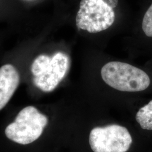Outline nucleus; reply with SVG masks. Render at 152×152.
<instances>
[{
  "mask_svg": "<svg viewBox=\"0 0 152 152\" xmlns=\"http://www.w3.org/2000/svg\"><path fill=\"white\" fill-rule=\"evenodd\" d=\"M101 75L107 85L121 91H141L147 89L151 83L149 77L144 71L120 61H111L105 64Z\"/></svg>",
  "mask_w": 152,
  "mask_h": 152,
  "instance_id": "f257e3e1",
  "label": "nucleus"
},
{
  "mask_svg": "<svg viewBox=\"0 0 152 152\" xmlns=\"http://www.w3.org/2000/svg\"><path fill=\"white\" fill-rule=\"evenodd\" d=\"M69 65V57L63 53L58 52L53 56L39 55L31 65L34 85L44 92L53 91L65 77Z\"/></svg>",
  "mask_w": 152,
  "mask_h": 152,
  "instance_id": "f03ea898",
  "label": "nucleus"
},
{
  "mask_svg": "<svg viewBox=\"0 0 152 152\" xmlns=\"http://www.w3.org/2000/svg\"><path fill=\"white\" fill-rule=\"evenodd\" d=\"M48 117L33 106L26 107L13 122L6 128V137L19 144L26 145L38 139L48 125Z\"/></svg>",
  "mask_w": 152,
  "mask_h": 152,
  "instance_id": "7ed1b4c3",
  "label": "nucleus"
},
{
  "mask_svg": "<svg viewBox=\"0 0 152 152\" xmlns=\"http://www.w3.org/2000/svg\"><path fill=\"white\" fill-rule=\"evenodd\" d=\"M113 9L103 0H81L76 16L77 27L91 33L100 32L114 22Z\"/></svg>",
  "mask_w": 152,
  "mask_h": 152,
  "instance_id": "20e7f679",
  "label": "nucleus"
},
{
  "mask_svg": "<svg viewBox=\"0 0 152 152\" xmlns=\"http://www.w3.org/2000/svg\"><path fill=\"white\" fill-rule=\"evenodd\" d=\"M132 142L128 130L118 125L95 127L89 136V143L94 152H126Z\"/></svg>",
  "mask_w": 152,
  "mask_h": 152,
  "instance_id": "39448f33",
  "label": "nucleus"
},
{
  "mask_svg": "<svg viewBox=\"0 0 152 152\" xmlns=\"http://www.w3.org/2000/svg\"><path fill=\"white\" fill-rule=\"evenodd\" d=\"M20 83V75L16 68L6 64L0 68V110L9 103Z\"/></svg>",
  "mask_w": 152,
  "mask_h": 152,
  "instance_id": "423d86ee",
  "label": "nucleus"
},
{
  "mask_svg": "<svg viewBox=\"0 0 152 152\" xmlns=\"http://www.w3.org/2000/svg\"><path fill=\"white\" fill-rule=\"evenodd\" d=\"M136 120L142 129L152 130V100L139 110Z\"/></svg>",
  "mask_w": 152,
  "mask_h": 152,
  "instance_id": "0eeeda50",
  "label": "nucleus"
},
{
  "mask_svg": "<svg viewBox=\"0 0 152 152\" xmlns=\"http://www.w3.org/2000/svg\"><path fill=\"white\" fill-rule=\"evenodd\" d=\"M142 29L147 36L152 37V4L144 15L142 23Z\"/></svg>",
  "mask_w": 152,
  "mask_h": 152,
  "instance_id": "6e6552de",
  "label": "nucleus"
},
{
  "mask_svg": "<svg viewBox=\"0 0 152 152\" xmlns=\"http://www.w3.org/2000/svg\"><path fill=\"white\" fill-rule=\"evenodd\" d=\"M104 2L112 8L115 7L118 5V0H103Z\"/></svg>",
  "mask_w": 152,
  "mask_h": 152,
  "instance_id": "1a4fd4ad",
  "label": "nucleus"
}]
</instances>
